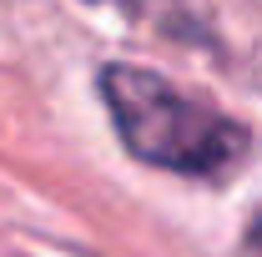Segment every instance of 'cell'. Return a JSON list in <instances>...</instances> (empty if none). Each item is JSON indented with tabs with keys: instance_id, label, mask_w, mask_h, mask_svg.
Listing matches in <instances>:
<instances>
[{
	"instance_id": "2",
	"label": "cell",
	"mask_w": 262,
	"mask_h": 257,
	"mask_svg": "<svg viewBox=\"0 0 262 257\" xmlns=\"http://www.w3.org/2000/svg\"><path fill=\"white\" fill-rule=\"evenodd\" d=\"M252 247H262V222H257V232H252Z\"/></svg>"
},
{
	"instance_id": "1",
	"label": "cell",
	"mask_w": 262,
	"mask_h": 257,
	"mask_svg": "<svg viewBox=\"0 0 262 257\" xmlns=\"http://www.w3.org/2000/svg\"><path fill=\"white\" fill-rule=\"evenodd\" d=\"M101 96L126 152L162 172L212 177V172H227L247 152V131L232 116H222L202 96H187L182 86H171L166 76L146 66H106Z\"/></svg>"
}]
</instances>
